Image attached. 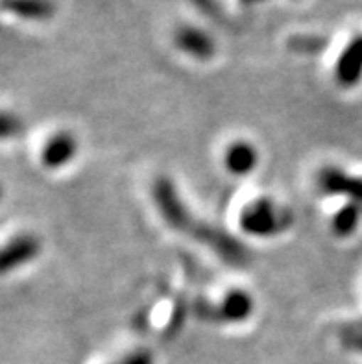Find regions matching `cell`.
<instances>
[{"instance_id":"cell-1","label":"cell","mask_w":362,"mask_h":364,"mask_svg":"<svg viewBox=\"0 0 362 364\" xmlns=\"http://www.w3.org/2000/svg\"><path fill=\"white\" fill-rule=\"evenodd\" d=\"M339 67L344 80H355L362 73V36L349 43L342 60L339 61Z\"/></svg>"},{"instance_id":"cell-2","label":"cell","mask_w":362,"mask_h":364,"mask_svg":"<svg viewBox=\"0 0 362 364\" xmlns=\"http://www.w3.org/2000/svg\"><path fill=\"white\" fill-rule=\"evenodd\" d=\"M178 43L181 48L194 55H207L211 54V39L202 33L196 28H183L178 33Z\"/></svg>"},{"instance_id":"cell-3","label":"cell","mask_w":362,"mask_h":364,"mask_svg":"<svg viewBox=\"0 0 362 364\" xmlns=\"http://www.w3.org/2000/svg\"><path fill=\"white\" fill-rule=\"evenodd\" d=\"M4 8L30 18L48 17L52 14V4L48 0H4Z\"/></svg>"},{"instance_id":"cell-4","label":"cell","mask_w":362,"mask_h":364,"mask_svg":"<svg viewBox=\"0 0 362 364\" xmlns=\"http://www.w3.org/2000/svg\"><path fill=\"white\" fill-rule=\"evenodd\" d=\"M257 154L252 146L247 144H235L228 152V166L235 174H247L255 166Z\"/></svg>"},{"instance_id":"cell-5","label":"cell","mask_w":362,"mask_h":364,"mask_svg":"<svg viewBox=\"0 0 362 364\" xmlns=\"http://www.w3.org/2000/svg\"><path fill=\"white\" fill-rule=\"evenodd\" d=\"M70 154V141L69 139H55L54 143H52L50 150H48V154L46 156H50L52 159H54V163H63L67 157H69Z\"/></svg>"},{"instance_id":"cell-6","label":"cell","mask_w":362,"mask_h":364,"mask_svg":"<svg viewBox=\"0 0 362 364\" xmlns=\"http://www.w3.org/2000/svg\"><path fill=\"white\" fill-rule=\"evenodd\" d=\"M357 220H358L357 209H346V211L339 217V231L340 233H348V231H351L355 226H357Z\"/></svg>"},{"instance_id":"cell-7","label":"cell","mask_w":362,"mask_h":364,"mask_svg":"<svg viewBox=\"0 0 362 364\" xmlns=\"http://www.w3.org/2000/svg\"><path fill=\"white\" fill-rule=\"evenodd\" d=\"M126 364H151V359L148 355H132Z\"/></svg>"},{"instance_id":"cell-8","label":"cell","mask_w":362,"mask_h":364,"mask_svg":"<svg viewBox=\"0 0 362 364\" xmlns=\"http://www.w3.org/2000/svg\"><path fill=\"white\" fill-rule=\"evenodd\" d=\"M244 2H255V0H244Z\"/></svg>"}]
</instances>
